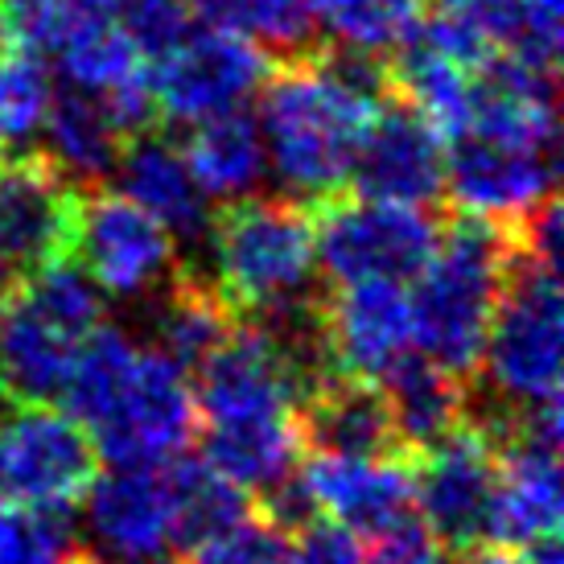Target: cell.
<instances>
[{"label":"cell","instance_id":"cell-16","mask_svg":"<svg viewBox=\"0 0 564 564\" xmlns=\"http://www.w3.org/2000/svg\"><path fill=\"white\" fill-rule=\"evenodd\" d=\"M445 153L449 141L437 128L404 99L388 95L359 144L350 186L367 198L433 206L445 198Z\"/></svg>","mask_w":564,"mask_h":564},{"label":"cell","instance_id":"cell-24","mask_svg":"<svg viewBox=\"0 0 564 564\" xmlns=\"http://www.w3.org/2000/svg\"><path fill=\"white\" fill-rule=\"evenodd\" d=\"M46 158L75 182V186H99L120 158L124 132L116 128L108 108L87 91H58L50 104L46 128Z\"/></svg>","mask_w":564,"mask_h":564},{"label":"cell","instance_id":"cell-8","mask_svg":"<svg viewBox=\"0 0 564 564\" xmlns=\"http://www.w3.org/2000/svg\"><path fill=\"white\" fill-rule=\"evenodd\" d=\"M70 256L116 301H149L177 276V239L120 189H83Z\"/></svg>","mask_w":564,"mask_h":564},{"label":"cell","instance_id":"cell-6","mask_svg":"<svg viewBox=\"0 0 564 564\" xmlns=\"http://www.w3.org/2000/svg\"><path fill=\"white\" fill-rule=\"evenodd\" d=\"M95 454L108 466H158L173 462L198 433L194 379L182 362L144 343L108 400L83 424Z\"/></svg>","mask_w":564,"mask_h":564},{"label":"cell","instance_id":"cell-17","mask_svg":"<svg viewBox=\"0 0 564 564\" xmlns=\"http://www.w3.org/2000/svg\"><path fill=\"white\" fill-rule=\"evenodd\" d=\"M301 486L314 516L367 535L412 511V457L408 454H310L301 457Z\"/></svg>","mask_w":564,"mask_h":564},{"label":"cell","instance_id":"cell-19","mask_svg":"<svg viewBox=\"0 0 564 564\" xmlns=\"http://www.w3.org/2000/svg\"><path fill=\"white\" fill-rule=\"evenodd\" d=\"M301 437L305 454H404L383 388L338 371L314 379L301 395Z\"/></svg>","mask_w":564,"mask_h":564},{"label":"cell","instance_id":"cell-25","mask_svg":"<svg viewBox=\"0 0 564 564\" xmlns=\"http://www.w3.org/2000/svg\"><path fill=\"white\" fill-rule=\"evenodd\" d=\"M186 4L203 25L236 33L276 58H297L322 46L310 0H186Z\"/></svg>","mask_w":564,"mask_h":564},{"label":"cell","instance_id":"cell-33","mask_svg":"<svg viewBox=\"0 0 564 564\" xmlns=\"http://www.w3.org/2000/svg\"><path fill=\"white\" fill-rule=\"evenodd\" d=\"M284 564H362V540L334 519H310L289 535Z\"/></svg>","mask_w":564,"mask_h":564},{"label":"cell","instance_id":"cell-30","mask_svg":"<svg viewBox=\"0 0 564 564\" xmlns=\"http://www.w3.org/2000/svg\"><path fill=\"white\" fill-rule=\"evenodd\" d=\"M289 535L276 519H268L260 507L231 523L227 532L206 540L189 552L186 564H284L289 556Z\"/></svg>","mask_w":564,"mask_h":564},{"label":"cell","instance_id":"cell-28","mask_svg":"<svg viewBox=\"0 0 564 564\" xmlns=\"http://www.w3.org/2000/svg\"><path fill=\"white\" fill-rule=\"evenodd\" d=\"M310 13L317 30L334 37V46L388 58L412 33L424 4L421 0H310Z\"/></svg>","mask_w":564,"mask_h":564},{"label":"cell","instance_id":"cell-9","mask_svg":"<svg viewBox=\"0 0 564 564\" xmlns=\"http://www.w3.org/2000/svg\"><path fill=\"white\" fill-rule=\"evenodd\" d=\"M99 474L91 437L66 408L17 404L0 416V495L70 516Z\"/></svg>","mask_w":564,"mask_h":564},{"label":"cell","instance_id":"cell-23","mask_svg":"<svg viewBox=\"0 0 564 564\" xmlns=\"http://www.w3.org/2000/svg\"><path fill=\"white\" fill-rule=\"evenodd\" d=\"M149 301H153L149 346L170 355L173 362H182L186 371H194L239 322L219 289L203 276H194L189 268H177V276Z\"/></svg>","mask_w":564,"mask_h":564},{"label":"cell","instance_id":"cell-31","mask_svg":"<svg viewBox=\"0 0 564 564\" xmlns=\"http://www.w3.org/2000/svg\"><path fill=\"white\" fill-rule=\"evenodd\" d=\"M116 25L141 50L144 63H158L194 30V13L186 0H116Z\"/></svg>","mask_w":564,"mask_h":564},{"label":"cell","instance_id":"cell-32","mask_svg":"<svg viewBox=\"0 0 564 564\" xmlns=\"http://www.w3.org/2000/svg\"><path fill=\"white\" fill-rule=\"evenodd\" d=\"M362 540V564H449V549L441 544V535L416 516V507L395 516L376 532L359 535Z\"/></svg>","mask_w":564,"mask_h":564},{"label":"cell","instance_id":"cell-5","mask_svg":"<svg viewBox=\"0 0 564 564\" xmlns=\"http://www.w3.org/2000/svg\"><path fill=\"white\" fill-rule=\"evenodd\" d=\"M561 264H549L511 239L507 281L486 329L478 371L490 388L486 412H511L540 400H561Z\"/></svg>","mask_w":564,"mask_h":564},{"label":"cell","instance_id":"cell-10","mask_svg":"<svg viewBox=\"0 0 564 564\" xmlns=\"http://www.w3.org/2000/svg\"><path fill=\"white\" fill-rule=\"evenodd\" d=\"M445 198L462 215L511 231L556 198V144L462 128L445 153Z\"/></svg>","mask_w":564,"mask_h":564},{"label":"cell","instance_id":"cell-3","mask_svg":"<svg viewBox=\"0 0 564 564\" xmlns=\"http://www.w3.org/2000/svg\"><path fill=\"white\" fill-rule=\"evenodd\" d=\"M511 260V231L462 215L441 227L424 268L412 276V346L457 379L478 376L486 329Z\"/></svg>","mask_w":564,"mask_h":564},{"label":"cell","instance_id":"cell-13","mask_svg":"<svg viewBox=\"0 0 564 564\" xmlns=\"http://www.w3.org/2000/svg\"><path fill=\"white\" fill-rule=\"evenodd\" d=\"M83 528L111 564H170L177 556V495L170 462L111 466L83 495Z\"/></svg>","mask_w":564,"mask_h":564},{"label":"cell","instance_id":"cell-37","mask_svg":"<svg viewBox=\"0 0 564 564\" xmlns=\"http://www.w3.org/2000/svg\"><path fill=\"white\" fill-rule=\"evenodd\" d=\"M0 408H4V383H0Z\"/></svg>","mask_w":564,"mask_h":564},{"label":"cell","instance_id":"cell-7","mask_svg":"<svg viewBox=\"0 0 564 564\" xmlns=\"http://www.w3.org/2000/svg\"><path fill=\"white\" fill-rule=\"evenodd\" d=\"M314 215L317 272L329 284L400 281L408 284L424 268L441 239V223L429 206L388 203L367 194H329L310 206Z\"/></svg>","mask_w":564,"mask_h":564},{"label":"cell","instance_id":"cell-12","mask_svg":"<svg viewBox=\"0 0 564 564\" xmlns=\"http://www.w3.org/2000/svg\"><path fill=\"white\" fill-rule=\"evenodd\" d=\"M268 54L236 33L223 30H189L158 63H149L158 120L194 124L206 116L231 108H248V99L268 79Z\"/></svg>","mask_w":564,"mask_h":564},{"label":"cell","instance_id":"cell-22","mask_svg":"<svg viewBox=\"0 0 564 564\" xmlns=\"http://www.w3.org/2000/svg\"><path fill=\"white\" fill-rule=\"evenodd\" d=\"M194 182L210 203H236L260 189L268 173V153L260 124L248 108H231L189 124L182 144Z\"/></svg>","mask_w":564,"mask_h":564},{"label":"cell","instance_id":"cell-29","mask_svg":"<svg viewBox=\"0 0 564 564\" xmlns=\"http://www.w3.org/2000/svg\"><path fill=\"white\" fill-rule=\"evenodd\" d=\"M79 535L63 511L0 507V564H79Z\"/></svg>","mask_w":564,"mask_h":564},{"label":"cell","instance_id":"cell-36","mask_svg":"<svg viewBox=\"0 0 564 564\" xmlns=\"http://www.w3.org/2000/svg\"><path fill=\"white\" fill-rule=\"evenodd\" d=\"M79 564H111V561H87V556H83V561Z\"/></svg>","mask_w":564,"mask_h":564},{"label":"cell","instance_id":"cell-11","mask_svg":"<svg viewBox=\"0 0 564 564\" xmlns=\"http://www.w3.org/2000/svg\"><path fill=\"white\" fill-rule=\"evenodd\" d=\"M499 486V445L478 421L412 454V507L449 552H470L490 535Z\"/></svg>","mask_w":564,"mask_h":564},{"label":"cell","instance_id":"cell-2","mask_svg":"<svg viewBox=\"0 0 564 564\" xmlns=\"http://www.w3.org/2000/svg\"><path fill=\"white\" fill-rule=\"evenodd\" d=\"M210 284L243 322H281L310 310L317 289L314 215L297 198L248 194L206 223Z\"/></svg>","mask_w":564,"mask_h":564},{"label":"cell","instance_id":"cell-26","mask_svg":"<svg viewBox=\"0 0 564 564\" xmlns=\"http://www.w3.org/2000/svg\"><path fill=\"white\" fill-rule=\"evenodd\" d=\"M54 95L58 83L46 58L0 42V153H30L42 141Z\"/></svg>","mask_w":564,"mask_h":564},{"label":"cell","instance_id":"cell-21","mask_svg":"<svg viewBox=\"0 0 564 564\" xmlns=\"http://www.w3.org/2000/svg\"><path fill=\"white\" fill-rule=\"evenodd\" d=\"M388 412H392L395 441L408 457L449 437L457 424L470 421V395L466 379L449 376L445 367L429 362L424 355H408L400 367H392L379 379Z\"/></svg>","mask_w":564,"mask_h":564},{"label":"cell","instance_id":"cell-35","mask_svg":"<svg viewBox=\"0 0 564 564\" xmlns=\"http://www.w3.org/2000/svg\"><path fill=\"white\" fill-rule=\"evenodd\" d=\"M17 281H21V272H17V268L9 264L4 256H0V305L9 301V293H13V289H17Z\"/></svg>","mask_w":564,"mask_h":564},{"label":"cell","instance_id":"cell-4","mask_svg":"<svg viewBox=\"0 0 564 564\" xmlns=\"http://www.w3.org/2000/svg\"><path fill=\"white\" fill-rule=\"evenodd\" d=\"M104 322V293L75 256L21 272L0 305V383L17 404H54Z\"/></svg>","mask_w":564,"mask_h":564},{"label":"cell","instance_id":"cell-20","mask_svg":"<svg viewBox=\"0 0 564 564\" xmlns=\"http://www.w3.org/2000/svg\"><path fill=\"white\" fill-rule=\"evenodd\" d=\"M111 173L120 182V194H128L137 206H144L173 239L206 236L210 198L194 182L186 153L170 137H158L153 128L128 137L120 144V158H116V170Z\"/></svg>","mask_w":564,"mask_h":564},{"label":"cell","instance_id":"cell-14","mask_svg":"<svg viewBox=\"0 0 564 564\" xmlns=\"http://www.w3.org/2000/svg\"><path fill=\"white\" fill-rule=\"evenodd\" d=\"M322 343L329 371L355 379H379L416 355L412 346V305L400 281L329 284L317 301Z\"/></svg>","mask_w":564,"mask_h":564},{"label":"cell","instance_id":"cell-34","mask_svg":"<svg viewBox=\"0 0 564 564\" xmlns=\"http://www.w3.org/2000/svg\"><path fill=\"white\" fill-rule=\"evenodd\" d=\"M457 564H528L516 549H502V544H478V549L462 552Z\"/></svg>","mask_w":564,"mask_h":564},{"label":"cell","instance_id":"cell-18","mask_svg":"<svg viewBox=\"0 0 564 564\" xmlns=\"http://www.w3.org/2000/svg\"><path fill=\"white\" fill-rule=\"evenodd\" d=\"M561 449L507 441L499 445V486L490 507V535L486 544L528 549L540 540L561 535Z\"/></svg>","mask_w":564,"mask_h":564},{"label":"cell","instance_id":"cell-15","mask_svg":"<svg viewBox=\"0 0 564 564\" xmlns=\"http://www.w3.org/2000/svg\"><path fill=\"white\" fill-rule=\"evenodd\" d=\"M79 194L46 153H13L0 165V256L17 272L66 260L75 239Z\"/></svg>","mask_w":564,"mask_h":564},{"label":"cell","instance_id":"cell-27","mask_svg":"<svg viewBox=\"0 0 564 564\" xmlns=\"http://www.w3.org/2000/svg\"><path fill=\"white\" fill-rule=\"evenodd\" d=\"M173 470V495H177V556L215 540L231 523L256 511V499L236 482H227L219 470H210L206 462H170Z\"/></svg>","mask_w":564,"mask_h":564},{"label":"cell","instance_id":"cell-1","mask_svg":"<svg viewBox=\"0 0 564 564\" xmlns=\"http://www.w3.org/2000/svg\"><path fill=\"white\" fill-rule=\"evenodd\" d=\"M256 95L268 170L289 198L317 203L350 186L362 137L392 91L383 58L314 46L272 63Z\"/></svg>","mask_w":564,"mask_h":564}]
</instances>
